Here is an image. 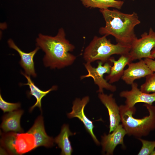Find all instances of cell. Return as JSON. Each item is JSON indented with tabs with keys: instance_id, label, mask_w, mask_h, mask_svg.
Wrapping results in <instances>:
<instances>
[{
	"instance_id": "obj_19",
	"label": "cell",
	"mask_w": 155,
	"mask_h": 155,
	"mask_svg": "<svg viewBox=\"0 0 155 155\" xmlns=\"http://www.w3.org/2000/svg\"><path fill=\"white\" fill-rule=\"evenodd\" d=\"M80 0L83 5L86 8H98L100 9L113 7L119 9L121 8L124 3L123 1L119 0Z\"/></svg>"
},
{
	"instance_id": "obj_12",
	"label": "cell",
	"mask_w": 155,
	"mask_h": 155,
	"mask_svg": "<svg viewBox=\"0 0 155 155\" xmlns=\"http://www.w3.org/2000/svg\"><path fill=\"white\" fill-rule=\"evenodd\" d=\"M98 97L108 110L110 122L109 133H111L118 126L121 121L119 106L113 97V94L108 95L103 92L99 93Z\"/></svg>"
},
{
	"instance_id": "obj_17",
	"label": "cell",
	"mask_w": 155,
	"mask_h": 155,
	"mask_svg": "<svg viewBox=\"0 0 155 155\" xmlns=\"http://www.w3.org/2000/svg\"><path fill=\"white\" fill-rule=\"evenodd\" d=\"M75 133L70 131L68 125L64 124L62 126L60 133L54 139V142L61 150V155H71L73 150L69 137L75 135Z\"/></svg>"
},
{
	"instance_id": "obj_23",
	"label": "cell",
	"mask_w": 155,
	"mask_h": 155,
	"mask_svg": "<svg viewBox=\"0 0 155 155\" xmlns=\"http://www.w3.org/2000/svg\"><path fill=\"white\" fill-rule=\"evenodd\" d=\"M154 59L146 58L144 59L145 62L149 68L154 72H155V61Z\"/></svg>"
},
{
	"instance_id": "obj_9",
	"label": "cell",
	"mask_w": 155,
	"mask_h": 155,
	"mask_svg": "<svg viewBox=\"0 0 155 155\" xmlns=\"http://www.w3.org/2000/svg\"><path fill=\"white\" fill-rule=\"evenodd\" d=\"M131 86V90L122 91L119 94L121 97L125 99V105L127 107H133L139 102L152 105L155 102V92L152 94L144 92L138 88L136 83H133Z\"/></svg>"
},
{
	"instance_id": "obj_21",
	"label": "cell",
	"mask_w": 155,
	"mask_h": 155,
	"mask_svg": "<svg viewBox=\"0 0 155 155\" xmlns=\"http://www.w3.org/2000/svg\"><path fill=\"white\" fill-rule=\"evenodd\" d=\"M137 138L142 144L141 148L137 155H151L154 150L155 148V141H149L143 139L141 137Z\"/></svg>"
},
{
	"instance_id": "obj_1",
	"label": "cell",
	"mask_w": 155,
	"mask_h": 155,
	"mask_svg": "<svg viewBox=\"0 0 155 155\" xmlns=\"http://www.w3.org/2000/svg\"><path fill=\"white\" fill-rule=\"evenodd\" d=\"M64 29L60 28L54 36L39 34L36 45L45 53L43 59L44 66L50 68L61 69L72 65L76 57L70 53L75 49L65 37Z\"/></svg>"
},
{
	"instance_id": "obj_11",
	"label": "cell",
	"mask_w": 155,
	"mask_h": 155,
	"mask_svg": "<svg viewBox=\"0 0 155 155\" xmlns=\"http://www.w3.org/2000/svg\"><path fill=\"white\" fill-rule=\"evenodd\" d=\"M127 65L128 67L124 70L121 79L128 85H131L135 80L154 72L142 59L136 63L130 62Z\"/></svg>"
},
{
	"instance_id": "obj_15",
	"label": "cell",
	"mask_w": 155,
	"mask_h": 155,
	"mask_svg": "<svg viewBox=\"0 0 155 155\" xmlns=\"http://www.w3.org/2000/svg\"><path fill=\"white\" fill-rule=\"evenodd\" d=\"M109 61L113 64L112 66L110 73L105 77V79L111 84L118 81L121 78L124 71L125 66L132 61L128 54L121 55L117 60L111 57Z\"/></svg>"
},
{
	"instance_id": "obj_10",
	"label": "cell",
	"mask_w": 155,
	"mask_h": 155,
	"mask_svg": "<svg viewBox=\"0 0 155 155\" xmlns=\"http://www.w3.org/2000/svg\"><path fill=\"white\" fill-rule=\"evenodd\" d=\"M107 135L102 136L101 144L102 152L106 155H113L115 149L118 145L125 147L124 138L126 132L122 124H119L112 132Z\"/></svg>"
},
{
	"instance_id": "obj_4",
	"label": "cell",
	"mask_w": 155,
	"mask_h": 155,
	"mask_svg": "<svg viewBox=\"0 0 155 155\" xmlns=\"http://www.w3.org/2000/svg\"><path fill=\"white\" fill-rule=\"evenodd\" d=\"M107 36L104 35L101 37H94L84 51L83 58L86 62L91 63L99 60L103 63L108 61L113 55L129 54L131 47L118 43L113 44L107 38Z\"/></svg>"
},
{
	"instance_id": "obj_14",
	"label": "cell",
	"mask_w": 155,
	"mask_h": 155,
	"mask_svg": "<svg viewBox=\"0 0 155 155\" xmlns=\"http://www.w3.org/2000/svg\"><path fill=\"white\" fill-rule=\"evenodd\" d=\"M7 42L9 47L17 51L20 57L19 63L24 69V73L29 76L36 77L37 75L35 71L33 58L40 48L37 46L33 51L27 53L21 50L11 39H9Z\"/></svg>"
},
{
	"instance_id": "obj_8",
	"label": "cell",
	"mask_w": 155,
	"mask_h": 155,
	"mask_svg": "<svg viewBox=\"0 0 155 155\" xmlns=\"http://www.w3.org/2000/svg\"><path fill=\"white\" fill-rule=\"evenodd\" d=\"M88 96H86L82 100L76 98L73 102L72 111L67 114L69 118L77 117L83 123L87 131L90 134L95 143L99 145L100 143L97 139L93 132L94 126L93 122L85 115L84 113L85 106L89 101Z\"/></svg>"
},
{
	"instance_id": "obj_3",
	"label": "cell",
	"mask_w": 155,
	"mask_h": 155,
	"mask_svg": "<svg viewBox=\"0 0 155 155\" xmlns=\"http://www.w3.org/2000/svg\"><path fill=\"white\" fill-rule=\"evenodd\" d=\"M149 115L142 119H136L133 116L136 111L135 106L129 108L126 105L119 106L121 121L127 134L137 138L147 136L155 129V106L145 104Z\"/></svg>"
},
{
	"instance_id": "obj_22",
	"label": "cell",
	"mask_w": 155,
	"mask_h": 155,
	"mask_svg": "<svg viewBox=\"0 0 155 155\" xmlns=\"http://www.w3.org/2000/svg\"><path fill=\"white\" fill-rule=\"evenodd\" d=\"M21 106L20 103H12L5 101L0 94V108L4 113L16 110Z\"/></svg>"
},
{
	"instance_id": "obj_24",
	"label": "cell",
	"mask_w": 155,
	"mask_h": 155,
	"mask_svg": "<svg viewBox=\"0 0 155 155\" xmlns=\"http://www.w3.org/2000/svg\"><path fill=\"white\" fill-rule=\"evenodd\" d=\"M151 55L153 59H155V47L152 50L151 52Z\"/></svg>"
},
{
	"instance_id": "obj_7",
	"label": "cell",
	"mask_w": 155,
	"mask_h": 155,
	"mask_svg": "<svg viewBox=\"0 0 155 155\" xmlns=\"http://www.w3.org/2000/svg\"><path fill=\"white\" fill-rule=\"evenodd\" d=\"M90 63L86 62L84 64L88 74L82 75L80 77L81 79L89 77L92 78L95 84L98 87L97 92L99 93L103 92L104 89L112 92H115L117 90L116 86L108 82L103 77L104 74H108L110 73L112 67L111 63L107 62L102 65L103 62L99 61L98 62V65L96 67H92Z\"/></svg>"
},
{
	"instance_id": "obj_20",
	"label": "cell",
	"mask_w": 155,
	"mask_h": 155,
	"mask_svg": "<svg viewBox=\"0 0 155 155\" xmlns=\"http://www.w3.org/2000/svg\"><path fill=\"white\" fill-rule=\"evenodd\" d=\"M145 77V82L141 85L140 89L142 92L147 93L155 92V72H154Z\"/></svg>"
},
{
	"instance_id": "obj_16",
	"label": "cell",
	"mask_w": 155,
	"mask_h": 155,
	"mask_svg": "<svg viewBox=\"0 0 155 155\" xmlns=\"http://www.w3.org/2000/svg\"><path fill=\"white\" fill-rule=\"evenodd\" d=\"M24 111L18 110L9 112L2 118L1 127L5 132L11 131L16 132H24L20 125V120Z\"/></svg>"
},
{
	"instance_id": "obj_6",
	"label": "cell",
	"mask_w": 155,
	"mask_h": 155,
	"mask_svg": "<svg viewBox=\"0 0 155 155\" xmlns=\"http://www.w3.org/2000/svg\"><path fill=\"white\" fill-rule=\"evenodd\" d=\"M141 36L135 39L131 46L128 55L132 61L143 58L153 59L151 52L155 47V32L150 28L148 33L144 32Z\"/></svg>"
},
{
	"instance_id": "obj_25",
	"label": "cell",
	"mask_w": 155,
	"mask_h": 155,
	"mask_svg": "<svg viewBox=\"0 0 155 155\" xmlns=\"http://www.w3.org/2000/svg\"><path fill=\"white\" fill-rule=\"evenodd\" d=\"M151 155H155V150H154V151L151 154Z\"/></svg>"
},
{
	"instance_id": "obj_18",
	"label": "cell",
	"mask_w": 155,
	"mask_h": 155,
	"mask_svg": "<svg viewBox=\"0 0 155 155\" xmlns=\"http://www.w3.org/2000/svg\"><path fill=\"white\" fill-rule=\"evenodd\" d=\"M21 73L25 77L27 80V83L22 84V85H26L29 86L30 89V92L28 93L29 95L34 96L36 100V102L35 104L30 108V111L31 112L36 107H38L41 110V102L42 98L50 92L56 90L57 87L56 86L54 85L47 91H42L35 85L31 79L30 76L26 74L22 71L21 72Z\"/></svg>"
},
{
	"instance_id": "obj_5",
	"label": "cell",
	"mask_w": 155,
	"mask_h": 155,
	"mask_svg": "<svg viewBox=\"0 0 155 155\" xmlns=\"http://www.w3.org/2000/svg\"><path fill=\"white\" fill-rule=\"evenodd\" d=\"M1 142L2 145L12 154H22L36 148L34 137L28 132L18 133L13 132L3 133Z\"/></svg>"
},
{
	"instance_id": "obj_13",
	"label": "cell",
	"mask_w": 155,
	"mask_h": 155,
	"mask_svg": "<svg viewBox=\"0 0 155 155\" xmlns=\"http://www.w3.org/2000/svg\"><path fill=\"white\" fill-rule=\"evenodd\" d=\"M27 132L32 134L34 137L36 148L41 146L50 147L54 145V140L49 136L45 132L42 115L37 117L32 126Z\"/></svg>"
},
{
	"instance_id": "obj_2",
	"label": "cell",
	"mask_w": 155,
	"mask_h": 155,
	"mask_svg": "<svg viewBox=\"0 0 155 155\" xmlns=\"http://www.w3.org/2000/svg\"><path fill=\"white\" fill-rule=\"evenodd\" d=\"M105 22L104 27L100 28V34L106 36L111 35L117 43L131 47L137 38L134 31L136 26L141 22L135 12L127 14L117 9H100Z\"/></svg>"
}]
</instances>
